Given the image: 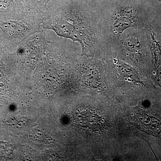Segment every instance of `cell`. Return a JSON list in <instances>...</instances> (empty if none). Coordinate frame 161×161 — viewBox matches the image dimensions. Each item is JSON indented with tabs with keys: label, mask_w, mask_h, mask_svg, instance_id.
Returning <instances> with one entry per match:
<instances>
[{
	"label": "cell",
	"mask_w": 161,
	"mask_h": 161,
	"mask_svg": "<svg viewBox=\"0 0 161 161\" xmlns=\"http://www.w3.org/2000/svg\"><path fill=\"white\" fill-rule=\"evenodd\" d=\"M43 30L78 42L81 56L94 57L100 47V33L94 11L80 0H52L41 18Z\"/></svg>",
	"instance_id": "obj_1"
},
{
	"label": "cell",
	"mask_w": 161,
	"mask_h": 161,
	"mask_svg": "<svg viewBox=\"0 0 161 161\" xmlns=\"http://www.w3.org/2000/svg\"><path fill=\"white\" fill-rule=\"evenodd\" d=\"M39 14L31 10L14 12L0 19V36L9 45L17 47L31 36L43 31Z\"/></svg>",
	"instance_id": "obj_2"
},
{
	"label": "cell",
	"mask_w": 161,
	"mask_h": 161,
	"mask_svg": "<svg viewBox=\"0 0 161 161\" xmlns=\"http://www.w3.org/2000/svg\"><path fill=\"white\" fill-rule=\"evenodd\" d=\"M76 65L75 76L81 86L92 89L103 88L108 85L104 66L94 57L81 56Z\"/></svg>",
	"instance_id": "obj_3"
},
{
	"label": "cell",
	"mask_w": 161,
	"mask_h": 161,
	"mask_svg": "<svg viewBox=\"0 0 161 161\" xmlns=\"http://www.w3.org/2000/svg\"><path fill=\"white\" fill-rule=\"evenodd\" d=\"M99 112L89 107H79L73 112L72 121L78 130L90 134L98 133L103 131V127L108 126L100 125V120L105 119L103 115H99Z\"/></svg>",
	"instance_id": "obj_4"
},
{
	"label": "cell",
	"mask_w": 161,
	"mask_h": 161,
	"mask_svg": "<svg viewBox=\"0 0 161 161\" xmlns=\"http://www.w3.org/2000/svg\"><path fill=\"white\" fill-rule=\"evenodd\" d=\"M139 14L133 7H124L118 9L113 14L111 19V28L115 36H120L130 27L140 28Z\"/></svg>",
	"instance_id": "obj_5"
},
{
	"label": "cell",
	"mask_w": 161,
	"mask_h": 161,
	"mask_svg": "<svg viewBox=\"0 0 161 161\" xmlns=\"http://www.w3.org/2000/svg\"><path fill=\"white\" fill-rule=\"evenodd\" d=\"M122 47L125 55L136 65L139 64L146 57L144 39L139 35H128L124 39Z\"/></svg>",
	"instance_id": "obj_6"
},
{
	"label": "cell",
	"mask_w": 161,
	"mask_h": 161,
	"mask_svg": "<svg viewBox=\"0 0 161 161\" xmlns=\"http://www.w3.org/2000/svg\"><path fill=\"white\" fill-rule=\"evenodd\" d=\"M150 43L152 46L153 58V75L155 82L161 86V45L157 41L155 35L150 32Z\"/></svg>",
	"instance_id": "obj_7"
},
{
	"label": "cell",
	"mask_w": 161,
	"mask_h": 161,
	"mask_svg": "<svg viewBox=\"0 0 161 161\" xmlns=\"http://www.w3.org/2000/svg\"><path fill=\"white\" fill-rule=\"evenodd\" d=\"M30 10L22 0H0V12H20Z\"/></svg>",
	"instance_id": "obj_8"
},
{
	"label": "cell",
	"mask_w": 161,
	"mask_h": 161,
	"mask_svg": "<svg viewBox=\"0 0 161 161\" xmlns=\"http://www.w3.org/2000/svg\"><path fill=\"white\" fill-rule=\"evenodd\" d=\"M30 10L43 14L47 10V6L52 0H22Z\"/></svg>",
	"instance_id": "obj_9"
},
{
	"label": "cell",
	"mask_w": 161,
	"mask_h": 161,
	"mask_svg": "<svg viewBox=\"0 0 161 161\" xmlns=\"http://www.w3.org/2000/svg\"><path fill=\"white\" fill-rule=\"evenodd\" d=\"M159 2H161V0H158Z\"/></svg>",
	"instance_id": "obj_10"
}]
</instances>
